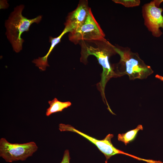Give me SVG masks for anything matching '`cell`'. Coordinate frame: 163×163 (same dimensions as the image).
Wrapping results in <instances>:
<instances>
[{
	"label": "cell",
	"mask_w": 163,
	"mask_h": 163,
	"mask_svg": "<svg viewBox=\"0 0 163 163\" xmlns=\"http://www.w3.org/2000/svg\"><path fill=\"white\" fill-rule=\"evenodd\" d=\"M81 47V62L85 64L90 55L95 56L102 67L101 80L97 85L103 100L107 104L105 95V88L109 80L112 78L119 77L116 73L114 64H111L110 58L117 54L115 46L104 38L91 40H82L79 43Z\"/></svg>",
	"instance_id": "obj_1"
},
{
	"label": "cell",
	"mask_w": 163,
	"mask_h": 163,
	"mask_svg": "<svg viewBox=\"0 0 163 163\" xmlns=\"http://www.w3.org/2000/svg\"><path fill=\"white\" fill-rule=\"evenodd\" d=\"M70 159L69 150L66 149L64 151L62 161L60 163H70Z\"/></svg>",
	"instance_id": "obj_13"
},
{
	"label": "cell",
	"mask_w": 163,
	"mask_h": 163,
	"mask_svg": "<svg viewBox=\"0 0 163 163\" xmlns=\"http://www.w3.org/2000/svg\"><path fill=\"white\" fill-rule=\"evenodd\" d=\"M48 103L50 107L46 109V115L47 116H49L54 113L61 112L64 109L70 107L72 104L70 101L61 102L56 98H55L52 101H49Z\"/></svg>",
	"instance_id": "obj_10"
},
{
	"label": "cell",
	"mask_w": 163,
	"mask_h": 163,
	"mask_svg": "<svg viewBox=\"0 0 163 163\" xmlns=\"http://www.w3.org/2000/svg\"><path fill=\"white\" fill-rule=\"evenodd\" d=\"M155 77L156 78H157L160 80H161L163 81V76H161V75H155Z\"/></svg>",
	"instance_id": "obj_14"
},
{
	"label": "cell",
	"mask_w": 163,
	"mask_h": 163,
	"mask_svg": "<svg viewBox=\"0 0 163 163\" xmlns=\"http://www.w3.org/2000/svg\"><path fill=\"white\" fill-rule=\"evenodd\" d=\"M115 46L117 53L120 56L118 63L115 65V71L119 77L127 75L130 80L146 78L153 71L146 65L137 53L131 51L128 47Z\"/></svg>",
	"instance_id": "obj_2"
},
{
	"label": "cell",
	"mask_w": 163,
	"mask_h": 163,
	"mask_svg": "<svg viewBox=\"0 0 163 163\" xmlns=\"http://www.w3.org/2000/svg\"><path fill=\"white\" fill-rule=\"evenodd\" d=\"M114 2L122 5L126 7H133L139 6L140 3L139 0H113Z\"/></svg>",
	"instance_id": "obj_12"
},
{
	"label": "cell",
	"mask_w": 163,
	"mask_h": 163,
	"mask_svg": "<svg viewBox=\"0 0 163 163\" xmlns=\"http://www.w3.org/2000/svg\"><path fill=\"white\" fill-rule=\"evenodd\" d=\"M24 6L21 5L16 6L10 14L5 22L6 29V34L14 50L19 53L22 50L24 40L21 37V34L29 30L30 25L34 23L38 24L42 18L39 15L31 19H29L22 15Z\"/></svg>",
	"instance_id": "obj_3"
},
{
	"label": "cell",
	"mask_w": 163,
	"mask_h": 163,
	"mask_svg": "<svg viewBox=\"0 0 163 163\" xmlns=\"http://www.w3.org/2000/svg\"><path fill=\"white\" fill-rule=\"evenodd\" d=\"M143 129L142 126L139 125L136 128L123 134H119L118 135V139L126 145L130 142L133 140L139 130Z\"/></svg>",
	"instance_id": "obj_11"
},
{
	"label": "cell",
	"mask_w": 163,
	"mask_h": 163,
	"mask_svg": "<svg viewBox=\"0 0 163 163\" xmlns=\"http://www.w3.org/2000/svg\"><path fill=\"white\" fill-rule=\"evenodd\" d=\"M37 149L38 147L34 142L11 143L5 138L0 139V156L7 162L25 161L32 156Z\"/></svg>",
	"instance_id": "obj_4"
},
{
	"label": "cell",
	"mask_w": 163,
	"mask_h": 163,
	"mask_svg": "<svg viewBox=\"0 0 163 163\" xmlns=\"http://www.w3.org/2000/svg\"><path fill=\"white\" fill-rule=\"evenodd\" d=\"M91 9L87 0H80L76 8L69 14L65 27L71 31L80 26L85 21Z\"/></svg>",
	"instance_id": "obj_8"
},
{
	"label": "cell",
	"mask_w": 163,
	"mask_h": 163,
	"mask_svg": "<svg viewBox=\"0 0 163 163\" xmlns=\"http://www.w3.org/2000/svg\"><path fill=\"white\" fill-rule=\"evenodd\" d=\"M105 34L95 19L91 9L84 23L69 32L70 41L75 44L82 40H91L104 38Z\"/></svg>",
	"instance_id": "obj_5"
},
{
	"label": "cell",
	"mask_w": 163,
	"mask_h": 163,
	"mask_svg": "<svg viewBox=\"0 0 163 163\" xmlns=\"http://www.w3.org/2000/svg\"><path fill=\"white\" fill-rule=\"evenodd\" d=\"M70 30L67 27H65L64 30L61 34L58 37H49V42L51 43L50 48L47 53L42 57H39L37 59H34L32 62L35 64L36 66L37 67L42 71H45L47 66H49L48 63V57L55 46L61 41V39L63 36L67 32H69Z\"/></svg>",
	"instance_id": "obj_9"
},
{
	"label": "cell",
	"mask_w": 163,
	"mask_h": 163,
	"mask_svg": "<svg viewBox=\"0 0 163 163\" xmlns=\"http://www.w3.org/2000/svg\"><path fill=\"white\" fill-rule=\"evenodd\" d=\"M59 129L61 132L71 131L76 133L87 139L95 145L104 155L106 158V163L112 156L118 154H124L134 158H136L135 156L124 152L113 146L111 142V139L113 136V134H109L104 139L99 140L80 131L70 125L60 123L59 125Z\"/></svg>",
	"instance_id": "obj_7"
},
{
	"label": "cell",
	"mask_w": 163,
	"mask_h": 163,
	"mask_svg": "<svg viewBox=\"0 0 163 163\" xmlns=\"http://www.w3.org/2000/svg\"><path fill=\"white\" fill-rule=\"evenodd\" d=\"M163 2V0H154L145 4L142 7L144 25L152 35L156 37L162 34L160 28L163 30V9L160 6Z\"/></svg>",
	"instance_id": "obj_6"
}]
</instances>
